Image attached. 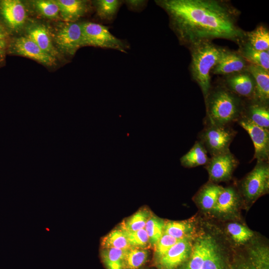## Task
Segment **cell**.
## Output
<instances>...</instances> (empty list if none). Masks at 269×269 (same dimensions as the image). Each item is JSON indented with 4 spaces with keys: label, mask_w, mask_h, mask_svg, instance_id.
<instances>
[{
    "label": "cell",
    "mask_w": 269,
    "mask_h": 269,
    "mask_svg": "<svg viewBox=\"0 0 269 269\" xmlns=\"http://www.w3.org/2000/svg\"><path fill=\"white\" fill-rule=\"evenodd\" d=\"M101 244L104 249L115 248L126 250L131 247L124 231L120 228L113 230L103 238Z\"/></svg>",
    "instance_id": "cell-31"
},
{
    "label": "cell",
    "mask_w": 269,
    "mask_h": 269,
    "mask_svg": "<svg viewBox=\"0 0 269 269\" xmlns=\"http://www.w3.org/2000/svg\"><path fill=\"white\" fill-rule=\"evenodd\" d=\"M164 223L162 220L154 216L149 217L144 229L147 234L149 243L155 246L163 233Z\"/></svg>",
    "instance_id": "cell-33"
},
{
    "label": "cell",
    "mask_w": 269,
    "mask_h": 269,
    "mask_svg": "<svg viewBox=\"0 0 269 269\" xmlns=\"http://www.w3.org/2000/svg\"><path fill=\"white\" fill-rule=\"evenodd\" d=\"M249 64L238 51L224 48L220 59L212 71L214 74L227 76L247 70Z\"/></svg>",
    "instance_id": "cell-15"
},
{
    "label": "cell",
    "mask_w": 269,
    "mask_h": 269,
    "mask_svg": "<svg viewBox=\"0 0 269 269\" xmlns=\"http://www.w3.org/2000/svg\"><path fill=\"white\" fill-rule=\"evenodd\" d=\"M7 54L26 57L45 66L52 67L56 65L57 59L44 52L24 35L11 37Z\"/></svg>",
    "instance_id": "cell-10"
},
{
    "label": "cell",
    "mask_w": 269,
    "mask_h": 269,
    "mask_svg": "<svg viewBox=\"0 0 269 269\" xmlns=\"http://www.w3.org/2000/svg\"><path fill=\"white\" fill-rule=\"evenodd\" d=\"M11 36L0 22V67L5 64Z\"/></svg>",
    "instance_id": "cell-37"
},
{
    "label": "cell",
    "mask_w": 269,
    "mask_h": 269,
    "mask_svg": "<svg viewBox=\"0 0 269 269\" xmlns=\"http://www.w3.org/2000/svg\"><path fill=\"white\" fill-rule=\"evenodd\" d=\"M59 10L60 19L65 22H77L91 9L90 2L84 0H55Z\"/></svg>",
    "instance_id": "cell-17"
},
{
    "label": "cell",
    "mask_w": 269,
    "mask_h": 269,
    "mask_svg": "<svg viewBox=\"0 0 269 269\" xmlns=\"http://www.w3.org/2000/svg\"><path fill=\"white\" fill-rule=\"evenodd\" d=\"M249 101L245 104L242 116L261 127L269 129V105L254 100Z\"/></svg>",
    "instance_id": "cell-19"
},
{
    "label": "cell",
    "mask_w": 269,
    "mask_h": 269,
    "mask_svg": "<svg viewBox=\"0 0 269 269\" xmlns=\"http://www.w3.org/2000/svg\"><path fill=\"white\" fill-rule=\"evenodd\" d=\"M179 240H180L163 233L155 245V260L161 258Z\"/></svg>",
    "instance_id": "cell-36"
},
{
    "label": "cell",
    "mask_w": 269,
    "mask_h": 269,
    "mask_svg": "<svg viewBox=\"0 0 269 269\" xmlns=\"http://www.w3.org/2000/svg\"><path fill=\"white\" fill-rule=\"evenodd\" d=\"M148 252L140 248L131 247L125 250L124 263L125 269H137L146 262Z\"/></svg>",
    "instance_id": "cell-28"
},
{
    "label": "cell",
    "mask_w": 269,
    "mask_h": 269,
    "mask_svg": "<svg viewBox=\"0 0 269 269\" xmlns=\"http://www.w3.org/2000/svg\"><path fill=\"white\" fill-rule=\"evenodd\" d=\"M232 269H269L268 251L263 248L252 250L247 257L238 261Z\"/></svg>",
    "instance_id": "cell-20"
},
{
    "label": "cell",
    "mask_w": 269,
    "mask_h": 269,
    "mask_svg": "<svg viewBox=\"0 0 269 269\" xmlns=\"http://www.w3.org/2000/svg\"><path fill=\"white\" fill-rule=\"evenodd\" d=\"M190 51V71L205 99L211 88L210 74L220 59L224 48L212 41H202L188 47Z\"/></svg>",
    "instance_id": "cell-3"
},
{
    "label": "cell",
    "mask_w": 269,
    "mask_h": 269,
    "mask_svg": "<svg viewBox=\"0 0 269 269\" xmlns=\"http://www.w3.org/2000/svg\"><path fill=\"white\" fill-rule=\"evenodd\" d=\"M238 45V52L247 62L269 71V50H256L245 41Z\"/></svg>",
    "instance_id": "cell-22"
},
{
    "label": "cell",
    "mask_w": 269,
    "mask_h": 269,
    "mask_svg": "<svg viewBox=\"0 0 269 269\" xmlns=\"http://www.w3.org/2000/svg\"><path fill=\"white\" fill-rule=\"evenodd\" d=\"M127 6L131 10L134 11L142 9L145 6L146 1L144 0H126Z\"/></svg>",
    "instance_id": "cell-38"
},
{
    "label": "cell",
    "mask_w": 269,
    "mask_h": 269,
    "mask_svg": "<svg viewBox=\"0 0 269 269\" xmlns=\"http://www.w3.org/2000/svg\"><path fill=\"white\" fill-rule=\"evenodd\" d=\"M238 200L235 189L231 187L223 188L212 211L217 215L229 214L235 209Z\"/></svg>",
    "instance_id": "cell-21"
},
{
    "label": "cell",
    "mask_w": 269,
    "mask_h": 269,
    "mask_svg": "<svg viewBox=\"0 0 269 269\" xmlns=\"http://www.w3.org/2000/svg\"><path fill=\"white\" fill-rule=\"evenodd\" d=\"M149 217L147 211L139 210L123 223L120 229L124 231L134 232L144 228Z\"/></svg>",
    "instance_id": "cell-32"
},
{
    "label": "cell",
    "mask_w": 269,
    "mask_h": 269,
    "mask_svg": "<svg viewBox=\"0 0 269 269\" xmlns=\"http://www.w3.org/2000/svg\"><path fill=\"white\" fill-rule=\"evenodd\" d=\"M97 15L105 21L113 20L121 7L122 1L118 0H97L93 2Z\"/></svg>",
    "instance_id": "cell-27"
},
{
    "label": "cell",
    "mask_w": 269,
    "mask_h": 269,
    "mask_svg": "<svg viewBox=\"0 0 269 269\" xmlns=\"http://www.w3.org/2000/svg\"><path fill=\"white\" fill-rule=\"evenodd\" d=\"M238 122L249 134L253 142L254 159L256 158L257 162H269V129L261 127L243 116Z\"/></svg>",
    "instance_id": "cell-11"
},
{
    "label": "cell",
    "mask_w": 269,
    "mask_h": 269,
    "mask_svg": "<svg viewBox=\"0 0 269 269\" xmlns=\"http://www.w3.org/2000/svg\"><path fill=\"white\" fill-rule=\"evenodd\" d=\"M156 3L167 13L169 26L179 43L188 47L202 41L225 39L238 45L246 31L238 24L240 11L227 1L158 0Z\"/></svg>",
    "instance_id": "cell-1"
},
{
    "label": "cell",
    "mask_w": 269,
    "mask_h": 269,
    "mask_svg": "<svg viewBox=\"0 0 269 269\" xmlns=\"http://www.w3.org/2000/svg\"><path fill=\"white\" fill-rule=\"evenodd\" d=\"M192 242L190 238L179 240L164 255L155 261L158 269H176L189 258Z\"/></svg>",
    "instance_id": "cell-13"
},
{
    "label": "cell",
    "mask_w": 269,
    "mask_h": 269,
    "mask_svg": "<svg viewBox=\"0 0 269 269\" xmlns=\"http://www.w3.org/2000/svg\"><path fill=\"white\" fill-rule=\"evenodd\" d=\"M244 41L256 50L269 51V31L264 25H258L251 31H246Z\"/></svg>",
    "instance_id": "cell-24"
},
{
    "label": "cell",
    "mask_w": 269,
    "mask_h": 269,
    "mask_svg": "<svg viewBox=\"0 0 269 269\" xmlns=\"http://www.w3.org/2000/svg\"><path fill=\"white\" fill-rule=\"evenodd\" d=\"M25 36L35 43L42 50L57 59L60 53L56 48L49 27L37 21L27 23L24 29Z\"/></svg>",
    "instance_id": "cell-14"
},
{
    "label": "cell",
    "mask_w": 269,
    "mask_h": 269,
    "mask_svg": "<svg viewBox=\"0 0 269 269\" xmlns=\"http://www.w3.org/2000/svg\"><path fill=\"white\" fill-rule=\"evenodd\" d=\"M29 3L39 16L54 20L61 19L58 6L55 0H34Z\"/></svg>",
    "instance_id": "cell-26"
},
{
    "label": "cell",
    "mask_w": 269,
    "mask_h": 269,
    "mask_svg": "<svg viewBox=\"0 0 269 269\" xmlns=\"http://www.w3.org/2000/svg\"><path fill=\"white\" fill-rule=\"evenodd\" d=\"M224 85L210 90L205 99L209 124L229 126L242 117L245 103Z\"/></svg>",
    "instance_id": "cell-2"
},
{
    "label": "cell",
    "mask_w": 269,
    "mask_h": 269,
    "mask_svg": "<svg viewBox=\"0 0 269 269\" xmlns=\"http://www.w3.org/2000/svg\"><path fill=\"white\" fill-rule=\"evenodd\" d=\"M240 97L254 100L255 84L254 79L247 71L227 76L224 85Z\"/></svg>",
    "instance_id": "cell-16"
},
{
    "label": "cell",
    "mask_w": 269,
    "mask_h": 269,
    "mask_svg": "<svg viewBox=\"0 0 269 269\" xmlns=\"http://www.w3.org/2000/svg\"><path fill=\"white\" fill-rule=\"evenodd\" d=\"M49 29L54 44L60 54L72 57L83 47L81 22L58 21Z\"/></svg>",
    "instance_id": "cell-5"
},
{
    "label": "cell",
    "mask_w": 269,
    "mask_h": 269,
    "mask_svg": "<svg viewBox=\"0 0 269 269\" xmlns=\"http://www.w3.org/2000/svg\"><path fill=\"white\" fill-rule=\"evenodd\" d=\"M28 20V8L23 1L0 0V22L10 36L24 30Z\"/></svg>",
    "instance_id": "cell-7"
},
{
    "label": "cell",
    "mask_w": 269,
    "mask_h": 269,
    "mask_svg": "<svg viewBox=\"0 0 269 269\" xmlns=\"http://www.w3.org/2000/svg\"><path fill=\"white\" fill-rule=\"evenodd\" d=\"M124 232L131 247L142 248L149 243L148 237L144 228L134 232Z\"/></svg>",
    "instance_id": "cell-35"
},
{
    "label": "cell",
    "mask_w": 269,
    "mask_h": 269,
    "mask_svg": "<svg viewBox=\"0 0 269 269\" xmlns=\"http://www.w3.org/2000/svg\"><path fill=\"white\" fill-rule=\"evenodd\" d=\"M209 158L207 151L199 141H196L192 148L180 159L182 166L192 168L206 165Z\"/></svg>",
    "instance_id": "cell-23"
},
{
    "label": "cell",
    "mask_w": 269,
    "mask_h": 269,
    "mask_svg": "<svg viewBox=\"0 0 269 269\" xmlns=\"http://www.w3.org/2000/svg\"><path fill=\"white\" fill-rule=\"evenodd\" d=\"M84 46H93L112 49L127 53L128 45L116 37L103 24L91 22H81Z\"/></svg>",
    "instance_id": "cell-6"
},
{
    "label": "cell",
    "mask_w": 269,
    "mask_h": 269,
    "mask_svg": "<svg viewBox=\"0 0 269 269\" xmlns=\"http://www.w3.org/2000/svg\"><path fill=\"white\" fill-rule=\"evenodd\" d=\"M227 232L233 241L243 244L249 241L253 236V232L246 226L237 223H231L227 226Z\"/></svg>",
    "instance_id": "cell-34"
},
{
    "label": "cell",
    "mask_w": 269,
    "mask_h": 269,
    "mask_svg": "<svg viewBox=\"0 0 269 269\" xmlns=\"http://www.w3.org/2000/svg\"><path fill=\"white\" fill-rule=\"evenodd\" d=\"M269 189V162H257L242 181V193L246 200L254 202L268 192Z\"/></svg>",
    "instance_id": "cell-9"
},
{
    "label": "cell",
    "mask_w": 269,
    "mask_h": 269,
    "mask_svg": "<svg viewBox=\"0 0 269 269\" xmlns=\"http://www.w3.org/2000/svg\"><path fill=\"white\" fill-rule=\"evenodd\" d=\"M125 250L115 248L104 249L102 257L107 269H125Z\"/></svg>",
    "instance_id": "cell-30"
},
{
    "label": "cell",
    "mask_w": 269,
    "mask_h": 269,
    "mask_svg": "<svg viewBox=\"0 0 269 269\" xmlns=\"http://www.w3.org/2000/svg\"><path fill=\"white\" fill-rule=\"evenodd\" d=\"M236 135L228 126L208 124L200 133L199 141L211 156L230 151L229 146Z\"/></svg>",
    "instance_id": "cell-8"
},
{
    "label": "cell",
    "mask_w": 269,
    "mask_h": 269,
    "mask_svg": "<svg viewBox=\"0 0 269 269\" xmlns=\"http://www.w3.org/2000/svg\"><path fill=\"white\" fill-rule=\"evenodd\" d=\"M193 226L187 221H169L164 223L163 233L180 240L189 238Z\"/></svg>",
    "instance_id": "cell-29"
},
{
    "label": "cell",
    "mask_w": 269,
    "mask_h": 269,
    "mask_svg": "<svg viewBox=\"0 0 269 269\" xmlns=\"http://www.w3.org/2000/svg\"><path fill=\"white\" fill-rule=\"evenodd\" d=\"M223 187L214 183L205 185L199 191L197 199L201 208L212 211Z\"/></svg>",
    "instance_id": "cell-25"
},
{
    "label": "cell",
    "mask_w": 269,
    "mask_h": 269,
    "mask_svg": "<svg viewBox=\"0 0 269 269\" xmlns=\"http://www.w3.org/2000/svg\"><path fill=\"white\" fill-rule=\"evenodd\" d=\"M179 269H229L220 246L209 234L203 233L192 242L189 258Z\"/></svg>",
    "instance_id": "cell-4"
},
{
    "label": "cell",
    "mask_w": 269,
    "mask_h": 269,
    "mask_svg": "<svg viewBox=\"0 0 269 269\" xmlns=\"http://www.w3.org/2000/svg\"><path fill=\"white\" fill-rule=\"evenodd\" d=\"M247 71L253 77L255 84L254 101L269 105V71L261 67L250 64Z\"/></svg>",
    "instance_id": "cell-18"
},
{
    "label": "cell",
    "mask_w": 269,
    "mask_h": 269,
    "mask_svg": "<svg viewBox=\"0 0 269 269\" xmlns=\"http://www.w3.org/2000/svg\"><path fill=\"white\" fill-rule=\"evenodd\" d=\"M239 161L230 151L211 156L205 165L209 179L215 182L229 180Z\"/></svg>",
    "instance_id": "cell-12"
}]
</instances>
